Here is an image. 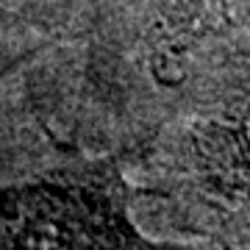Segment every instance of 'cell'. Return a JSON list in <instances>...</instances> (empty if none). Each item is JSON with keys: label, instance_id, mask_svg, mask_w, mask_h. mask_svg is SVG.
Instances as JSON below:
<instances>
[{"label": "cell", "instance_id": "1", "mask_svg": "<svg viewBox=\"0 0 250 250\" xmlns=\"http://www.w3.org/2000/svg\"><path fill=\"white\" fill-rule=\"evenodd\" d=\"M145 245L125 217L120 178L47 181L0 189V248Z\"/></svg>", "mask_w": 250, "mask_h": 250}]
</instances>
